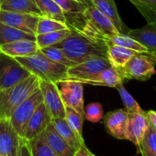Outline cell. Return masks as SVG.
<instances>
[{"mask_svg":"<svg viewBox=\"0 0 156 156\" xmlns=\"http://www.w3.org/2000/svg\"><path fill=\"white\" fill-rule=\"evenodd\" d=\"M55 46L62 48L75 64L96 57L107 58L108 46L102 39L86 36L73 28L71 34Z\"/></svg>","mask_w":156,"mask_h":156,"instance_id":"obj_1","label":"cell"},{"mask_svg":"<svg viewBox=\"0 0 156 156\" xmlns=\"http://www.w3.org/2000/svg\"><path fill=\"white\" fill-rule=\"evenodd\" d=\"M30 74L40 80L58 83L68 80V67L48 58L40 49L33 55L14 58Z\"/></svg>","mask_w":156,"mask_h":156,"instance_id":"obj_2","label":"cell"},{"mask_svg":"<svg viewBox=\"0 0 156 156\" xmlns=\"http://www.w3.org/2000/svg\"><path fill=\"white\" fill-rule=\"evenodd\" d=\"M38 89H40V79L31 74L20 82L1 90L0 117L9 118L13 111Z\"/></svg>","mask_w":156,"mask_h":156,"instance_id":"obj_3","label":"cell"},{"mask_svg":"<svg viewBox=\"0 0 156 156\" xmlns=\"http://www.w3.org/2000/svg\"><path fill=\"white\" fill-rule=\"evenodd\" d=\"M156 57L147 53L135 54L126 65L120 69L123 80H136L145 81L155 74Z\"/></svg>","mask_w":156,"mask_h":156,"instance_id":"obj_4","label":"cell"},{"mask_svg":"<svg viewBox=\"0 0 156 156\" xmlns=\"http://www.w3.org/2000/svg\"><path fill=\"white\" fill-rule=\"evenodd\" d=\"M42 95L40 90L38 89L32 94H30L26 100H24L11 113L9 121L17 133L21 135L27 122L35 112L37 108L42 103Z\"/></svg>","mask_w":156,"mask_h":156,"instance_id":"obj_5","label":"cell"},{"mask_svg":"<svg viewBox=\"0 0 156 156\" xmlns=\"http://www.w3.org/2000/svg\"><path fill=\"white\" fill-rule=\"evenodd\" d=\"M30 75L14 58L0 52V91L20 82Z\"/></svg>","mask_w":156,"mask_h":156,"instance_id":"obj_6","label":"cell"},{"mask_svg":"<svg viewBox=\"0 0 156 156\" xmlns=\"http://www.w3.org/2000/svg\"><path fill=\"white\" fill-rule=\"evenodd\" d=\"M111 65L108 59L105 57H96L85 60L81 63L75 64L68 68L67 74L68 80L83 82L88 79H91L105 69L110 68Z\"/></svg>","mask_w":156,"mask_h":156,"instance_id":"obj_7","label":"cell"},{"mask_svg":"<svg viewBox=\"0 0 156 156\" xmlns=\"http://www.w3.org/2000/svg\"><path fill=\"white\" fill-rule=\"evenodd\" d=\"M57 87L64 106L75 110L85 117L84 84L75 80H66L58 82Z\"/></svg>","mask_w":156,"mask_h":156,"instance_id":"obj_8","label":"cell"},{"mask_svg":"<svg viewBox=\"0 0 156 156\" xmlns=\"http://www.w3.org/2000/svg\"><path fill=\"white\" fill-rule=\"evenodd\" d=\"M40 90L42 100L51 118H63L65 116V106L62 101L56 83L40 80Z\"/></svg>","mask_w":156,"mask_h":156,"instance_id":"obj_9","label":"cell"},{"mask_svg":"<svg viewBox=\"0 0 156 156\" xmlns=\"http://www.w3.org/2000/svg\"><path fill=\"white\" fill-rule=\"evenodd\" d=\"M62 8L65 17L66 25L69 28L83 32L86 19L85 17L86 6L76 0H54Z\"/></svg>","mask_w":156,"mask_h":156,"instance_id":"obj_10","label":"cell"},{"mask_svg":"<svg viewBox=\"0 0 156 156\" xmlns=\"http://www.w3.org/2000/svg\"><path fill=\"white\" fill-rule=\"evenodd\" d=\"M40 16L11 12L0 9V22L24 32L36 35V28Z\"/></svg>","mask_w":156,"mask_h":156,"instance_id":"obj_11","label":"cell"},{"mask_svg":"<svg viewBox=\"0 0 156 156\" xmlns=\"http://www.w3.org/2000/svg\"><path fill=\"white\" fill-rule=\"evenodd\" d=\"M51 116L50 115L47 108L45 107L43 101L37 108L35 112L32 114L29 122H27L20 137L30 141L38 136H40L46 127L51 123Z\"/></svg>","mask_w":156,"mask_h":156,"instance_id":"obj_12","label":"cell"},{"mask_svg":"<svg viewBox=\"0 0 156 156\" xmlns=\"http://www.w3.org/2000/svg\"><path fill=\"white\" fill-rule=\"evenodd\" d=\"M19 137L9 118L0 117V154L17 156Z\"/></svg>","mask_w":156,"mask_h":156,"instance_id":"obj_13","label":"cell"},{"mask_svg":"<svg viewBox=\"0 0 156 156\" xmlns=\"http://www.w3.org/2000/svg\"><path fill=\"white\" fill-rule=\"evenodd\" d=\"M85 17L92 29L102 37H111L120 34L111 20L92 5L86 7Z\"/></svg>","mask_w":156,"mask_h":156,"instance_id":"obj_14","label":"cell"},{"mask_svg":"<svg viewBox=\"0 0 156 156\" xmlns=\"http://www.w3.org/2000/svg\"><path fill=\"white\" fill-rule=\"evenodd\" d=\"M149 126L150 124L144 111L129 113L126 130V140L131 141L136 147H138L145 136Z\"/></svg>","mask_w":156,"mask_h":156,"instance_id":"obj_15","label":"cell"},{"mask_svg":"<svg viewBox=\"0 0 156 156\" xmlns=\"http://www.w3.org/2000/svg\"><path fill=\"white\" fill-rule=\"evenodd\" d=\"M128 115L129 113L125 109L108 112L103 118L107 132L116 139L126 140Z\"/></svg>","mask_w":156,"mask_h":156,"instance_id":"obj_16","label":"cell"},{"mask_svg":"<svg viewBox=\"0 0 156 156\" xmlns=\"http://www.w3.org/2000/svg\"><path fill=\"white\" fill-rule=\"evenodd\" d=\"M40 137L46 143V144L58 156H74L75 151L72 149L68 144L56 132L51 122L46 127Z\"/></svg>","mask_w":156,"mask_h":156,"instance_id":"obj_17","label":"cell"},{"mask_svg":"<svg viewBox=\"0 0 156 156\" xmlns=\"http://www.w3.org/2000/svg\"><path fill=\"white\" fill-rule=\"evenodd\" d=\"M127 35L146 48L148 53L156 57V22L147 23L140 28L129 29Z\"/></svg>","mask_w":156,"mask_h":156,"instance_id":"obj_18","label":"cell"},{"mask_svg":"<svg viewBox=\"0 0 156 156\" xmlns=\"http://www.w3.org/2000/svg\"><path fill=\"white\" fill-rule=\"evenodd\" d=\"M39 49L34 40L28 39L17 40L0 46V52L12 58L30 56L35 54Z\"/></svg>","mask_w":156,"mask_h":156,"instance_id":"obj_19","label":"cell"},{"mask_svg":"<svg viewBox=\"0 0 156 156\" xmlns=\"http://www.w3.org/2000/svg\"><path fill=\"white\" fill-rule=\"evenodd\" d=\"M91 5L107 16L114 24L118 31L121 34H127L129 28L125 26L118 12L114 0H90Z\"/></svg>","mask_w":156,"mask_h":156,"instance_id":"obj_20","label":"cell"},{"mask_svg":"<svg viewBox=\"0 0 156 156\" xmlns=\"http://www.w3.org/2000/svg\"><path fill=\"white\" fill-rule=\"evenodd\" d=\"M124 80L120 70L114 67H110L104 71L100 72L97 76L84 80L83 84H89L93 86H105L110 88H116L119 84L123 83Z\"/></svg>","mask_w":156,"mask_h":156,"instance_id":"obj_21","label":"cell"},{"mask_svg":"<svg viewBox=\"0 0 156 156\" xmlns=\"http://www.w3.org/2000/svg\"><path fill=\"white\" fill-rule=\"evenodd\" d=\"M0 9L11 12L41 16L35 0H1Z\"/></svg>","mask_w":156,"mask_h":156,"instance_id":"obj_22","label":"cell"},{"mask_svg":"<svg viewBox=\"0 0 156 156\" xmlns=\"http://www.w3.org/2000/svg\"><path fill=\"white\" fill-rule=\"evenodd\" d=\"M138 52L131 49H128L122 47L109 45L107 50V58L108 59L110 65L118 69L123 68L126 63Z\"/></svg>","mask_w":156,"mask_h":156,"instance_id":"obj_23","label":"cell"},{"mask_svg":"<svg viewBox=\"0 0 156 156\" xmlns=\"http://www.w3.org/2000/svg\"><path fill=\"white\" fill-rule=\"evenodd\" d=\"M51 124L53 125L54 129L56 130V132L60 134V136L68 144V145L74 149L75 152L82 146H86L83 145L80 141L78 140V138L76 137L75 133L73 132V130L69 127V125L67 124L66 121L63 118H51Z\"/></svg>","mask_w":156,"mask_h":156,"instance_id":"obj_24","label":"cell"},{"mask_svg":"<svg viewBox=\"0 0 156 156\" xmlns=\"http://www.w3.org/2000/svg\"><path fill=\"white\" fill-rule=\"evenodd\" d=\"M102 39L106 43L107 46L115 45V46L122 47L128 49H131L138 53H143V52L148 53L146 48H144L141 43H139L137 40H135L134 38H132L127 34L120 33L116 36H111V37L104 36Z\"/></svg>","mask_w":156,"mask_h":156,"instance_id":"obj_25","label":"cell"},{"mask_svg":"<svg viewBox=\"0 0 156 156\" xmlns=\"http://www.w3.org/2000/svg\"><path fill=\"white\" fill-rule=\"evenodd\" d=\"M36 35L29 34L0 22V46L17 40H34Z\"/></svg>","mask_w":156,"mask_h":156,"instance_id":"obj_26","label":"cell"},{"mask_svg":"<svg viewBox=\"0 0 156 156\" xmlns=\"http://www.w3.org/2000/svg\"><path fill=\"white\" fill-rule=\"evenodd\" d=\"M35 2L42 16L66 24V17L62 8L54 0H35Z\"/></svg>","mask_w":156,"mask_h":156,"instance_id":"obj_27","label":"cell"},{"mask_svg":"<svg viewBox=\"0 0 156 156\" xmlns=\"http://www.w3.org/2000/svg\"><path fill=\"white\" fill-rule=\"evenodd\" d=\"M71 34V28L63 29L59 31H53L44 34H37L35 37V42L38 45L39 48L55 46L64 38H66Z\"/></svg>","mask_w":156,"mask_h":156,"instance_id":"obj_28","label":"cell"},{"mask_svg":"<svg viewBox=\"0 0 156 156\" xmlns=\"http://www.w3.org/2000/svg\"><path fill=\"white\" fill-rule=\"evenodd\" d=\"M84 119L81 114H79L75 110L66 107L65 106V116L64 120L66 121L69 127L73 130V132L75 133L76 137L80 141V143L83 145H86L85 140L83 137V124H84Z\"/></svg>","mask_w":156,"mask_h":156,"instance_id":"obj_29","label":"cell"},{"mask_svg":"<svg viewBox=\"0 0 156 156\" xmlns=\"http://www.w3.org/2000/svg\"><path fill=\"white\" fill-rule=\"evenodd\" d=\"M143 156H156V130L149 126L143 141L137 147Z\"/></svg>","mask_w":156,"mask_h":156,"instance_id":"obj_30","label":"cell"},{"mask_svg":"<svg viewBox=\"0 0 156 156\" xmlns=\"http://www.w3.org/2000/svg\"><path fill=\"white\" fill-rule=\"evenodd\" d=\"M48 58H50L51 60L56 62V63H60L62 65H64L68 68L74 66L75 63L74 61H72L66 55L65 53L63 51L62 48L56 47V46H51V47H47V48H43L41 49H40Z\"/></svg>","mask_w":156,"mask_h":156,"instance_id":"obj_31","label":"cell"},{"mask_svg":"<svg viewBox=\"0 0 156 156\" xmlns=\"http://www.w3.org/2000/svg\"><path fill=\"white\" fill-rule=\"evenodd\" d=\"M67 28L69 27L66 24L41 16L39 18V22L37 25V28H36V35L53 32V31H59V30L67 29Z\"/></svg>","mask_w":156,"mask_h":156,"instance_id":"obj_32","label":"cell"},{"mask_svg":"<svg viewBox=\"0 0 156 156\" xmlns=\"http://www.w3.org/2000/svg\"><path fill=\"white\" fill-rule=\"evenodd\" d=\"M145 17L147 23L154 22L156 15V0H130Z\"/></svg>","mask_w":156,"mask_h":156,"instance_id":"obj_33","label":"cell"},{"mask_svg":"<svg viewBox=\"0 0 156 156\" xmlns=\"http://www.w3.org/2000/svg\"><path fill=\"white\" fill-rule=\"evenodd\" d=\"M117 90L119 91L120 95V98H121V101L124 104V109L128 112V113H131V112H142L143 111L139 103L134 100V98L129 93V91L124 88L123 86V83H120L119 84L117 87H116Z\"/></svg>","mask_w":156,"mask_h":156,"instance_id":"obj_34","label":"cell"},{"mask_svg":"<svg viewBox=\"0 0 156 156\" xmlns=\"http://www.w3.org/2000/svg\"><path fill=\"white\" fill-rule=\"evenodd\" d=\"M29 144L32 156H58L46 144L40 135L29 141Z\"/></svg>","mask_w":156,"mask_h":156,"instance_id":"obj_35","label":"cell"},{"mask_svg":"<svg viewBox=\"0 0 156 156\" xmlns=\"http://www.w3.org/2000/svg\"><path fill=\"white\" fill-rule=\"evenodd\" d=\"M85 118L93 123L99 122L104 118L103 107L99 102H91L85 107Z\"/></svg>","mask_w":156,"mask_h":156,"instance_id":"obj_36","label":"cell"},{"mask_svg":"<svg viewBox=\"0 0 156 156\" xmlns=\"http://www.w3.org/2000/svg\"><path fill=\"white\" fill-rule=\"evenodd\" d=\"M17 156H32L29 141L26 139L19 137V144H18V148H17Z\"/></svg>","mask_w":156,"mask_h":156,"instance_id":"obj_37","label":"cell"},{"mask_svg":"<svg viewBox=\"0 0 156 156\" xmlns=\"http://www.w3.org/2000/svg\"><path fill=\"white\" fill-rule=\"evenodd\" d=\"M146 117L149 122V124L152 128L156 130V112L155 111H149L146 112Z\"/></svg>","mask_w":156,"mask_h":156,"instance_id":"obj_38","label":"cell"},{"mask_svg":"<svg viewBox=\"0 0 156 156\" xmlns=\"http://www.w3.org/2000/svg\"><path fill=\"white\" fill-rule=\"evenodd\" d=\"M74 156H91V152L87 149L86 146H82L75 152Z\"/></svg>","mask_w":156,"mask_h":156,"instance_id":"obj_39","label":"cell"},{"mask_svg":"<svg viewBox=\"0 0 156 156\" xmlns=\"http://www.w3.org/2000/svg\"><path fill=\"white\" fill-rule=\"evenodd\" d=\"M76 1H78V2H80L81 4H83L86 7H87V6H89V5H91L90 0H76Z\"/></svg>","mask_w":156,"mask_h":156,"instance_id":"obj_40","label":"cell"},{"mask_svg":"<svg viewBox=\"0 0 156 156\" xmlns=\"http://www.w3.org/2000/svg\"><path fill=\"white\" fill-rule=\"evenodd\" d=\"M154 22H156V15L154 16Z\"/></svg>","mask_w":156,"mask_h":156,"instance_id":"obj_41","label":"cell"},{"mask_svg":"<svg viewBox=\"0 0 156 156\" xmlns=\"http://www.w3.org/2000/svg\"><path fill=\"white\" fill-rule=\"evenodd\" d=\"M91 156H96V155H95L94 154H92V153H91Z\"/></svg>","mask_w":156,"mask_h":156,"instance_id":"obj_42","label":"cell"},{"mask_svg":"<svg viewBox=\"0 0 156 156\" xmlns=\"http://www.w3.org/2000/svg\"><path fill=\"white\" fill-rule=\"evenodd\" d=\"M154 90H156V84H155V86L154 87Z\"/></svg>","mask_w":156,"mask_h":156,"instance_id":"obj_43","label":"cell"},{"mask_svg":"<svg viewBox=\"0 0 156 156\" xmlns=\"http://www.w3.org/2000/svg\"><path fill=\"white\" fill-rule=\"evenodd\" d=\"M0 156H3V155H2V154H0Z\"/></svg>","mask_w":156,"mask_h":156,"instance_id":"obj_44","label":"cell"},{"mask_svg":"<svg viewBox=\"0 0 156 156\" xmlns=\"http://www.w3.org/2000/svg\"><path fill=\"white\" fill-rule=\"evenodd\" d=\"M0 2H1V0H0Z\"/></svg>","mask_w":156,"mask_h":156,"instance_id":"obj_45","label":"cell"}]
</instances>
